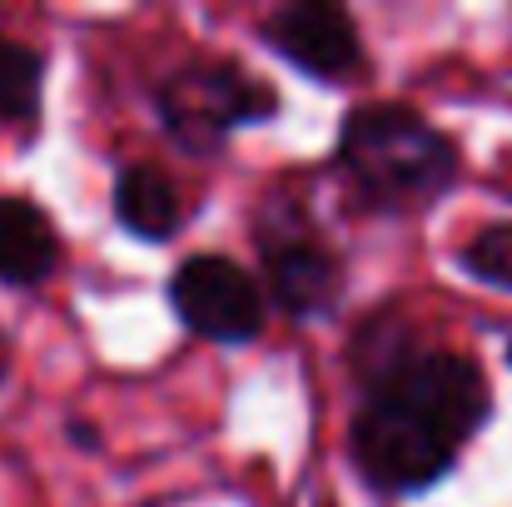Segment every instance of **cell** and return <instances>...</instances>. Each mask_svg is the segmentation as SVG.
<instances>
[{
  "instance_id": "1",
  "label": "cell",
  "mask_w": 512,
  "mask_h": 507,
  "mask_svg": "<svg viewBox=\"0 0 512 507\" xmlns=\"http://www.w3.org/2000/svg\"><path fill=\"white\" fill-rule=\"evenodd\" d=\"M353 373L363 403L348 423V453L358 478L383 498H413L443 483L493 418V388L473 358L418 348L393 319L363 324L353 338Z\"/></svg>"
},
{
  "instance_id": "2",
  "label": "cell",
  "mask_w": 512,
  "mask_h": 507,
  "mask_svg": "<svg viewBox=\"0 0 512 507\" xmlns=\"http://www.w3.org/2000/svg\"><path fill=\"white\" fill-rule=\"evenodd\" d=\"M334 160H339L348 189L368 209H388V214L438 204L463 174L458 145L408 105L348 110Z\"/></svg>"
},
{
  "instance_id": "3",
  "label": "cell",
  "mask_w": 512,
  "mask_h": 507,
  "mask_svg": "<svg viewBox=\"0 0 512 507\" xmlns=\"http://www.w3.org/2000/svg\"><path fill=\"white\" fill-rule=\"evenodd\" d=\"M155 110L179 150L214 155L234 130L269 120L279 110V95L234 60H194L160 80Z\"/></svg>"
},
{
  "instance_id": "4",
  "label": "cell",
  "mask_w": 512,
  "mask_h": 507,
  "mask_svg": "<svg viewBox=\"0 0 512 507\" xmlns=\"http://www.w3.org/2000/svg\"><path fill=\"white\" fill-rule=\"evenodd\" d=\"M254 244H259V264H264L269 294H274V304H279L284 314H294V319H319V314H329V309L339 304L343 264L299 204L269 199V204L259 209Z\"/></svg>"
},
{
  "instance_id": "5",
  "label": "cell",
  "mask_w": 512,
  "mask_h": 507,
  "mask_svg": "<svg viewBox=\"0 0 512 507\" xmlns=\"http://www.w3.org/2000/svg\"><path fill=\"white\" fill-rule=\"evenodd\" d=\"M174 319L194 338L209 343H249L264 329V294L259 284L224 254H194L170 279Z\"/></svg>"
},
{
  "instance_id": "6",
  "label": "cell",
  "mask_w": 512,
  "mask_h": 507,
  "mask_svg": "<svg viewBox=\"0 0 512 507\" xmlns=\"http://www.w3.org/2000/svg\"><path fill=\"white\" fill-rule=\"evenodd\" d=\"M264 45L289 60L294 70L324 80V85H339L348 75L363 70V40H358V25L343 5L329 0H299V5H279L269 20H264Z\"/></svg>"
},
{
  "instance_id": "7",
  "label": "cell",
  "mask_w": 512,
  "mask_h": 507,
  "mask_svg": "<svg viewBox=\"0 0 512 507\" xmlns=\"http://www.w3.org/2000/svg\"><path fill=\"white\" fill-rule=\"evenodd\" d=\"M60 269V234L25 194H0V284L35 289Z\"/></svg>"
},
{
  "instance_id": "8",
  "label": "cell",
  "mask_w": 512,
  "mask_h": 507,
  "mask_svg": "<svg viewBox=\"0 0 512 507\" xmlns=\"http://www.w3.org/2000/svg\"><path fill=\"white\" fill-rule=\"evenodd\" d=\"M115 219L145 244H165L184 224L179 189L160 165H125L115 174Z\"/></svg>"
},
{
  "instance_id": "9",
  "label": "cell",
  "mask_w": 512,
  "mask_h": 507,
  "mask_svg": "<svg viewBox=\"0 0 512 507\" xmlns=\"http://www.w3.org/2000/svg\"><path fill=\"white\" fill-rule=\"evenodd\" d=\"M45 90V55L0 35V130L35 125Z\"/></svg>"
},
{
  "instance_id": "10",
  "label": "cell",
  "mask_w": 512,
  "mask_h": 507,
  "mask_svg": "<svg viewBox=\"0 0 512 507\" xmlns=\"http://www.w3.org/2000/svg\"><path fill=\"white\" fill-rule=\"evenodd\" d=\"M463 269L483 284L512 289V224H488L468 249H463Z\"/></svg>"
},
{
  "instance_id": "11",
  "label": "cell",
  "mask_w": 512,
  "mask_h": 507,
  "mask_svg": "<svg viewBox=\"0 0 512 507\" xmlns=\"http://www.w3.org/2000/svg\"><path fill=\"white\" fill-rule=\"evenodd\" d=\"M10 378V343H5V334H0V383Z\"/></svg>"
},
{
  "instance_id": "12",
  "label": "cell",
  "mask_w": 512,
  "mask_h": 507,
  "mask_svg": "<svg viewBox=\"0 0 512 507\" xmlns=\"http://www.w3.org/2000/svg\"><path fill=\"white\" fill-rule=\"evenodd\" d=\"M508 363H512V338H508Z\"/></svg>"
}]
</instances>
